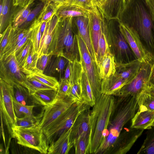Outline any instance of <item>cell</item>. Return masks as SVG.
Here are the masks:
<instances>
[{"label":"cell","mask_w":154,"mask_h":154,"mask_svg":"<svg viewBox=\"0 0 154 154\" xmlns=\"http://www.w3.org/2000/svg\"><path fill=\"white\" fill-rule=\"evenodd\" d=\"M119 20L133 30L154 58V22L145 0H125Z\"/></svg>","instance_id":"obj_1"},{"label":"cell","mask_w":154,"mask_h":154,"mask_svg":"<svg viewBox=\"0 0 154 154\" xmlns=\"http://www.w3.org/2000/svg\"><path fill=\"white\" fill-rule=\"evenodd\" d=\"M137 99L129 95L115 96L113 109L106 129L104 141L95 154H112L122 128L133 118L139 108Z\"/></svg>","instance_id":"obj_2"},{"label":"cell","mask_w":154,"mask_h":154,"mask_svg":"<svg viewBox=\"0 0 154 154\" xmlns=\"http://www.w3.org/2000/svg\"><path fill=\"white\" fill-rule=\"evenodd\" d=\"M115 97L101 94L96 99L90 115V133L86 154H95L103 142Z\"/></svg>","instance_id":"obj_3"},{"label":"cell","mask_w":154,"mask_h":154,"mask_svg":"<svg viewBox=\"0 0 154 154\" xmlns=\"http://www.w3.org/2000/svg\"><path fill=\"white\" fill-rule=\"evenodd\" d=\"M74 28L72 18L58 19L48 54L63 57L72 63L75 60H80L77 34L74 32Z\"/></svg>","instance_id":"obj_4"},{"label":"cell","mask_w":154,"mask_h":154,"mask_svg":"<svg viewBox=\"0 0 154 154\" xmlns=\"http://www.w3.org/2000/svg\"><path fill=\"white\" fill-rule=\"evenodd\" d=\"M107 20L106 35L111 52L116 64L128 63L137 60L125 38L120 32L119 20Z\"/></svg>","instance_id":"obj_5"},{"label":"cell","mask_w":154,"mask_h":154,"mask_svg":"<svg viewBox=\"0 0 154 154\" xmlns=\"http://www.w3.org/2000/svg\"><path fill=\"white\" fill-rule=\"evenodd\" d=\"M87 106L84 103L75 102L44 131L49 145L72 127L76 118Z\"/></svg>","instance_id":"obj_6"},{"label":"cell","mask_w":154,"mask_h":154,"mask_svg":"<svg viewBox=\"0 0 154 154\" xmlns=\"http://www.w3.org/2000/svg\"><path fill=\"white\" fill-rule=\"evenodd\" d=\"M13 131L19 144L37 150L42 154H48L49 145L39 125L27 128L14 127Z\"/></svg>","instance_id":"obj_7"},{"label":"cell","mask_w":154,"mask_h":154,"mask_svg":"<svg viewBox=\"0 0 154 154\" xmlns=\"http://www.w3.org/2000/svg\"><path fill=\"white\" fill-rule=\"evenodd\" d=\"M76 36L80 60L88 78L94 95L96 99L101 94L102 82L97 65L90 54L84 42L78 33Z\"/></svg>","instance_id":"obj_8"},{"label":"cell","mask_w":154,"mask_h":154,"mask_svg":"<svg viewBox=\"0 0 154 154\" xmlns=\"http://www.w3.org/2000/svg\"><path fill=\"white\" fill-rule=\"evenodd\" d=\"M1 115L6 126L11 138H14L13 129L16 123L13 103L14 97L13 86L0 79Z\"/></svg>","instance_id":"obj_9"},{"label":"cell","mask_w":154,"mask_h":154,"mask_svg":"<svg viewBox=\"0 0 154 154\" xmlns=\"http://www.w3.org/2000/svg\"><path fill=\"white\" fill-rule=\"evenodd\" d=\"M0 79L13 86L19 84L27 89L26 75L19 66L14 53L0 59Z\"/></svg>","instance_id":"obj_10"},{"label":"cell","mask_w":154,"mask_h":154,"mask_svg":"<svg viewBox=\"0 0 154 154\" xmlns=\"http://www.w3.org/2000/svg\"><path fill=\"white\" fill-rule=\"evenodd\" d=\"M75 102L74 99L68 96H60L57 94L51 104L43 106L41 112L42 116L39 125L43 132Z\"/></svg>","instance_id":"obj_11"},{"label":"cell","mask_w":154,"mask_h":154,"mask_svg":"<svg viewBox=\"0 0 154 154\" xmlns=\"http://www.w3.org/2000/svg\"><path fill=\"white\" fill-rule=\"evenodd\" d=\"M153 64L149 62H141L140 68L136 76L130 82L124 85L115 96L131 95L136 98L148 86V81Z\"/></svg>","instance_id":"obj_12"},{"label":"cell","mask_w":154,"mask_h":154,"mask_svg":"<svg viewBox=\"0 0 154 154\" xmlns=\"http://www.w3.org/2000/svg\"><path fill=\"white\" fill-rule=\"evenodd\" d=\"M120 30L124 36L137 60L154 63V58L147 51L136 33L131 28L119 20Z\"/></svg>","instance_id":"obj_13"},{"label":"cell","mask_w":154,"mask_h":154,"mask_svg":"<svg viewBox=\"0 0 154 154\" xmlns=\"http://www.w3.org/2000/svg\"><path fill=\"white\" fill-rule=\"evenodd\" d=\"M88 16L91 40L96 60L99 36L107 20L98 6L89 11Z\"/></svg>","instance_id":"obj_14"},{"label":"cell","mask_w":154,"mask_h":154,"mask_svg":"<svg viewBox=\"0 0 154 154\" xmlns=\"http://www.w3.org/2000/svg\"><path fill=\"white\" fill-rule=\"evenodd\" d=\"M144 129H127L122 131L113 149L112 154H125L128 152Z\"/></svg>","instance_id":"obj_15"},{"label":"cell","mask_w":154,"mask_h":154,"mask_svg":"<svg viewBox=\"0 0 154 154\" xmlns=\"http://www.w3.org/2000/svg\"><path fill=\"white\" fill-rule=\"evenodd\" d=\"M83 67L80 60L72 63V69L69 80L70 88L68 96L75 102L84 103L81 92V79Z\"/></svg>","instance_id":"obj_16"},{"label":"cell","mask_w":154,"mask_h":154,"mask_svg":"<svg viewBox=\"0 0 154 154\" xmlns=\"http://www.w3.org/2000/svg\"><path fill=\"white\" fill-rule=\"evenodd\" d=\"M90 107L87 106L79 115L72 127L70 141L73 145L74 141L80 136L85 134L89 135Z\"/></svg>","instance_id":"obj_17"},{"label":"cell","mask_w":154,"mask_h":154,"mask_svg":"<svg viewBox=\"0 0 154 154\" xmlns=\"http://www.w3.org/2000/svg\"><path fill=\"white\" fill-rule=\"evenodd\" d=\"M137 111L131 119L130 128L148 129L154 126V112L139 106Z\"/></svg>","instance_id":"obj_18"},{"label":"cell","mask_w":154,"mask_h":154,"mask_svg":"<svg viewBox=\"0 0 154 154\" xmlns=\"http://www.w3.org/2000/svg\"><path fill=\"white\" fill-rule=\"evenodd\" d=\"M125 3V0H103L98 6L107 20H119Z\"/></svg>","instance_id":"obj_19"},{"label":"cell","mask_w":154,"mask_h":154,"mask_svg":"<svg viewBox=\"0 0 154 154\" xmlns=\"http://www.w3.org/2000/svg\"><path fill=\"white\" fill-rule=\"evenodd\" d=\"M72 20L77 29L78 33L85 43L90 54L96 62L91 40L88 16H80L73 17Z\"/></svg>","instance_id":"obj_20"},{"label":"cell","mask_w":154,"mask_h":154,"mask_svg":"<svg viewBox=\"0 0 154 154\" xmlns=\"http://www.w3.org/2000/svg\"><path fill=\"white\" fill-rule=\"evenodd\" d=\"M71 128L65 131L56 140L49 145L48 154L68 153L73 146L70 141Z\"/></svg>","instance_id":"obj_21"},{"label":"cell","mask_w":154,"mask_h":154,"mask_svg":"<svg viewBox=\"0 0 154 154\" xmlns=\"http://www.w3.org/2000/svg\"><path fill=\"white\" fill-rule=\"evenodd\" d=\"M141 62L137 60L124 64H116V74L120 78L130 82L136 76L140 68Z\"/></svg>","instance_id":"obj_22"},{"label":"cell","mask_w":154,"mask_h":154,"mask_svg":"<svg viewBox=\"0 0 154 154\" xmlns=\"http://www.w3.org/2000/svg\"><path fill=\"white\" fill-rule=\"evenodd\" d=\"M97 66L102 80L106 79L114 75L116 71V63L114 56L110 51L105 54Z\"/></svg>","instance_id":"obj_23"},{"label":"cell","mask_w":154,"mask_h":154,"mask_svg":"<svg viewBox=\"0 0 154 154\" xmlns=\"http://www.w3.org/2000/svg\"><path fill=\"white\" fill-rule=\"evenodd\" d=\"M58 20L57 17L54 15L47 22L45 30L42 37L38 51V57L42 54H48L49 48Z\"/></svg>","instance_id":"obj_24"},{"label":"cell","mask_w":154,"mask_h":154,"mask_svg":"<svg viewBox=\"0 0 154 154\" xmlns=\"http://www.w3.org/2000/svg\"><path fill=\"white\" fill-rule=\"evenodd\" d=\"M127 83V81L119 78L115 73L109 78L102 80L101 94L115 96L120 89Z\"/></svg>","instance_id":"obj_25"},{"label":"cell","mask_w":154,"mask_h":154,"mask_svg":"<svg viewBox=\"0 0 154 154\" xmlns=\"http://www.w3.org/2000/svg\"><path fill=\"white\" fill-rule=\"evenodd\" d=\"M57 93V88L45 89L37 91L29 96L33 103L44 106L51 104Z\"/></svg>","instance_id":"obj_26"},{"label":"cell","mask_w":154,"mask_h":154,"mask_svg":"<svg viewBox=\"0 0 154 154\" xmlns=\"http://www.w3.org/2000/svg\"><path fill=\"white\" fill-rule=\"evenodd\" d=\"M30 29V26L26 29L14 28L13 26L11 32L9 40L5 49L4 55L0 59L14 53L16 46L28 32Z\"/></svg>","instance_id":"obj_27"},{"label":"cell","mask_w":154,"mask_h":154,"mask_svg":"<svg viewBox=\"0 0 154 154\" xmlns=\"http://www.w3.org/2000/svg\"><path fill=\"white\" fill-rule=\"evenodd\" d=\"M88 11L79 7L64 4L58 8L55 15L59 19L80 16H88Z\"/></svg>","instance_id":"obj_28"},{"label":"cell","mask_w":154,"mask_h":154,"mask_svg":"<svg viewBox=\"0 0 154 154\" xmlns=\"http://www.w3.org/2000/svg\"><path fill=\"white\" fill-rule=\"evenodd\" d=\"M81 92L84 103L93 107L96 99L93 93L87 75L83 68L81 79Z\"/></svg>","instance_id":"obj_29"},{"label":"cell","mask_w":154,"mask_h":154,"mask_svg":"<svg viewBox=\"0 0 154 154\" xmlns=\"http://www.w3.org/2000/svg\"><path fill=\"white\" fill-rule=\"evenodd\" d=\"M3 8L0 13V34L5 30L11 23L12 16L14 13H12V12H14L12 10L14 9L12 8L14 7L12 0H3Z\"/></svg>","instance_id":"obj_30"},{"label":"cell","mask_w":154,"mask_h":154,"mask_svg":"<svg viewBox=\"0 0 154 154\" xmlns=\"http://www.w3.org/2000/svg\"><path fill=\"white\" fill-rule=\"evenodd\" d=\"M54 56V57L52 59L51 58L46 68V74H45L50 76L51 75L58 73L60 79L62 78V75L69 61L63 57Z\"/></svg>","instance_id":"obj_31"},{"label":"cell","mask_w":154,"mask_h":154,"mask_svg":"<svg viewBox=\"0 0 154 154\" xmlns=\"http://www.w3.org/2000/svg\"><path fill=\"white\" fill-rule=\"evenodd\" d=\"M107 21V20L103 26L99 36L97 54L96 59L97 65L105 54L110 51L106 35Z\"/></svg>","instance_id":"obj_32"},{"label":"cell","mask_w":154,"mask_h":154,"mask_svg":"<svg viewBox=\"0 0 154 154\" xmlns=\"http://www.w3.org/2000/svg\"><path fill=\"white\" fill-rule=\"evenodd\" d=\"M38 57V53L35 51L32 45L26 60L21 68L22 71L26 75H29L37 69Z\"/></svg>","instance_id":"obj_33"},{"label":"cell","mask_w":154,"mask_h":154,"mask_svg":"<svg viewBox=\"0 0 154 154\" xmlns=\"http://www.w3.org/2000/svg\"><path fill=\"white\" fill-rule=\"evenodd\" d=\"M147 130L146 138L137 154H154V126Z\"/></svg>","instance_id":"obj_34"},{"label":"cell","mask_w":154,"mask_h":154,"mask_svg":"<svg viewBox=\"0 0 154 154\" xmlns=\"http://www.w3.org/2000/svg\"><path fill=\"white\" fill-rule=\"evenodd\" d=\"M28 75L52 88L57 89L59 86V82L55 78L47 75L37 69Z\"/></svg>","instance_id":"obj_35"},{"label":"cell","mask_w":154,"mask_h":154,"mask_svg":"<svg viewBox=\"0 0 154 154\" xmlns=\"http://www.w3.org/2000/svg\"><path fill=\"white\" fill-rule=\"evenodd\" d=\"M42 112L36 116L33 115L26 116L22 118L16 117L15 127L27 128L39 125L42 117Z\"/></svg>","instance_id":"obj_36"},{"label":"cell","mask_w":154,"mask_h":154,"mask_svg":"<svg viewBox=\"0 0 154 154\" xmlns=\"http://www.w3.org/2000/svg\"><path fill=\"white\" fill-rule=\"evenodd\" d=\"M30 7L20 8L14 12L11 23L14 28H19L25 22L31 11Z\"/></svg>","instance_id":"obj_37"},{"label":"cell","mask_w":154,"mask_h":154,"mask_svg":"<svg viewBox=\"0 0 154 154\" xmlns=\"http://www.w3.org/2000/svg\"><path fill=\"white\" fill-rule=\"evenodd\" d=\"M40 0L43 2L44 6L36 20L41 24L44 22H47L55 14L57 11L50 5L49 0Z\"/></svg>","instance_id":"obj_38"},{"label":"cell","mask_w":154,"mask_h":154,"mask_svg":"<svg viewBox=\"0 0 154 154\" xmlns=\"http://www.w3.org/2000/svg\"><path fill=\"white\" fill-rule=\"evenodd\" d=\"M13 103L16 116L20 118L32 115V110L35 105H26L18 102L15 97L13 98Z\"/></svg>","instance_id":"obj_39"},{"label":"cell","mask_w":154,"mask_h":154,"mask_svg":"<svg viewBox=\"0 0 154 154\" xmlns=\"http://www.w3.org/2000/svg\"><path fill=\"white\" fill-rule=\"evenodd\" d=\"M32 43L30 39L14 53L18 65L21 68L25 63L29 54Z\"/></svg>","instance_id":"obj_40"},{"label":"cell","mask_w":154,"mask_h":154,"mask_svg":"<svg viewBox=\"0 0 154 154\" xmlns=\"http://www.w3.org/2000/svg\"><path fill=\"white\" fill-rule=\"evenodd\" d=\"M89 140V135H82L73 142V146L76 154H86Z\"/></svg>","instance_id":"obj_41"},{"label":"cell","mask_w":154,"mask_h":154,"mask_svg":"<svg viewBox=\"0 0 154 154\" xmlns=\"http://www.w3.org/2000/svg\"><path fill=\"white\" fill-rule=\"evenodd\" d=\"M33 22V27L30 39L32 42L35 51L38 53L42 37L40 31L41 24L36 21V19Z\"/></svg>","instance_id":"obj_42"},{"label":"cell","mask_w":154,"mask_h":154,"mask_svg":"<svg viewBox=\"0 0 154 154\" xmlns=\"http://www.w3.org/2000/svg\"><path fill=\"white\" fill-rule=\"evenodd\" d=\"M139 106L154 112V97L142 92L136 97Z\"/></svg>","instance_id":"obj_43"},{"label":"cell","mask_w":154,"mask_h":154,"mask_svg":"<svg viewBox=\"0 0 154 154\" xmlns=\"http://www.w3.org/2000/svg\"><path fill=\"white\" fill-rule=\"evenodd\" d=\"M28 83V90L29 96L35 91L42 89L54 88L48 86L29 75H26Z\"/></svg>","instance_id":"obj_44"},{"label":"cell","mask_w":154,"mask_h":154,"mask_svg":"<svg viewBox=\"0 0 154 154\" xmlns=\"http://www.w3.org/2000/svg\"><path fill=\"white\" fill-rule=\"evenodd\" d=\"M32 10L28 15L25 22L19 27L21 29H26L29 27L36 17L38 15L44 6V3L42 1Z\"/></svg>","instance_id":"obj_45"},{"label":"cell","mask_w":154,"mask_h":154,"mask_svg":"<svg viewBox=\"0 0 154 154\" xmlns=\"http://www.w3.org/2000/svg\"><path fill=\"white\" fill-rule=\"evenodd\" d=\"M65 4L77 6L88 11L98 6L95 0H67Z\"/></svg>","instance_id":"obj_46"},{"label":"cell","mask_w":154,"mask_h":154,"mask_svg":"<svg viewBox=\"0 0 154 154\" xmlns=\"http://www.w3.org/2000/svg\"><path fill=\"white\" fill-rule=\"evenodd\" d=\"M14 97L16 100L23 104H26V99L27 95H29L28 90L19 84L13 86Z\"/></svg>","instance_id":"obj_47"},{"label":"cell","mask_w":154,"mask_h":154,"mask_svg":"<svg viewBox=\"0 0 154 154\" xmlns=\"http://www.w3.org/2000/svg\"><path fill=\"white\" fill-rule=\"evenodd\" d=\"M13 26L10 23L0 36V59L3 56L5 49L8 43Z\"/></svg>","instance_id":"obj_48"},{"label":"cell","mask_w":154,"mask_h":154,"mask_svg":"<svg viewBox=\"0 0 154 154\" xmlns=\"http://www.w3.org/2000/svg\"><path fill=\"white\" fill-rule=\"evenodd\" d=\"M53 56L49 54H41L38 58L37 64V69L44 72Z\"/></svg>","instance_id":"obj_49"},{"label":"cell","mask_w":154,"mask_h":154,"mask_svg":"<svg viewBox=\"0 0 154 154\" xmlns=\"http://www.w3.org/2000/svg\"><path fill=\"white\" fill-rule=\"evenodd\" d=\"M59 85L57 88V94L60 96H68L69 92L70 85L69 81L64 78L60 79Z\"/></svg>","instance_id":"obj_50"},{"label":"cell","mask_w":154,"mask_h":154,"mask_svg":"<svg viewBox=\"0 0 154 154\" xmlns=\"http://www.w3.org/2000/svg\"><path fill=\"white\" fill-rule=\"evenodd\" d=\"M36 0H12L13 5L14 7L23 8L30 6Z\"/></svg>","instance_id":"obj_51"},{"label":"cell","mask_w":154,"mask_h":154,"mask_svg":"<svg viewBox=\"0 0 154 154\" xmlns=\"http://www.w3.org/2000/svg\"><path fill=\"white\" fill-rule=\"evenodd\" d=\"M67 0H49L50 4L51 6L57 11L61 5L66 3Z\"/></svg>","instance_id":"obj_52"},{"label":"cell","mask_w":154,"mask_h":154,"mask_svg":"<svg viewBox=\"0 0 154 154\" xmlns=\"http://www.w3.org/2000/svg\"><path fill=\"white\" fill-rule=\"evenodd\" d=\"M145 1L154 22V0H145Z\"/></svg>","instance_id":"obj_53"},{"label":"cell","mask_w":154,"mask_h":154,"mask_svg":"<svg viewBox=\"0 0 154 154\" xmlns=\"http://www.w3.org/2000/svg\"><path fill=\"white\" fill-rule=\"evenodd\" d=\"M72 69V62L69 61L65 71L64 79L69 82Z\"/></svg>","instance_id":"obj_54"},{"label":"cell","mask_w":154,"mask_h":154,"mask_svg":"<svg viewBox=\"0 0 154 154\" xmlns=\"http://www.w3.org/2000/svg\"><path fill=\"white\" fill-rule=\"evenodd\" d=\"M148 86H154V63L152 65L147 82Z\"/></svg>","instance_id":"obj_55"},{"label":"cell","mask_w":154,"mask_h":154,"mask_svg":"<svg viewBox=\"0 0 154 154\" xmlns=\"http://www.w3.org/2000/svg\"><path fill=\"white\" fill-rule=\"evenodd\" d=\"M143 92L154 97V86H147Z\"/></svg>","instance_id":"obj_56"},{"label":"cell","mask_w":154,"mask_h":154,"mask_svg":"<svg viewBox=\"0 0 154 154\" xmlns=\"http://www.w3.org/2000/svg\"><path fill=\"white\" fill-rule=\"evenodd\" d=\"M47 22H44L41 24L40 31L42 36L43 35L45 30L47 24Z\"/></svg>","instance_id":"obj_57"},{"label":"cell","mask_w":154,"mask_h":154,"mask_svg":"<svg viewBox=\"0 0 154 154\" xmlns=\"http://www.w3.org/2000/svg\"><path fill=\"white\" fill-rule=\"evenodd\" d=\"M97 4V5L98 6L99 4L102 2L103 1V0H95Z\"/></svg>","instance_id":"obj_58"},{"label":"cell","mask_w":154,"mask_h":154,"mask_svg":"<svg viewBox=\"0 0 154 154\" xmlns=\"http://www.w3.org/2000/svg\"></svg>","instance_id":"obj_59"}]
</instances>
